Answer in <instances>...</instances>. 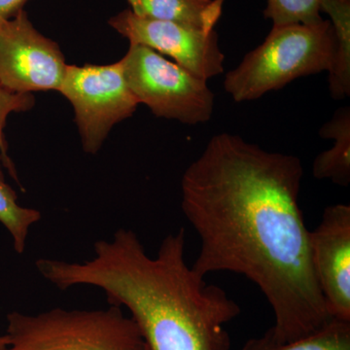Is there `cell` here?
<instances>
[{"label": "cell", "mask_w": 350, "mask_h": 350, "mask_svg": "<svg viewBox=\"0 0 350 350\" xmlns=\"http://www.w3.org/2000/svg\"><path fill=\"white\" fill-rule=\"evenodd\" d=\"M300 158L221 133L181 178V208L200 241L192 268L245 276L271 306L278 342L312 335L333 319L313 271L299 199Z\"/></svg>", "instance_id": "1"}, {"label": "cell", "mask_w": 350, "mask_h": 350, "mask_svg": "<svg viewBox=\"0 0 350 350\" xmlns=\"http://www.w3.org/2000/svg\"><path fill=\"white\" fill-rule=\"evenodd\" d=\"M185 250L184 228L167 234L153 257L135 232L119 229L94 243L91 259L40 258L36 267L59 290H103L109 305L129 310L146 350H230L226 325L241 308L189 266Z\"/></svg>", "instance_id": "2"}, {"label": "cell", "mask_w": 350, "mask_h": 350, "mask_svg": "<svg viewBox=\"0 0 350 350\" xmlns=\"http://www.w3.org/2000/svg\"><path fill=\"white\" fill-rule=\"evenodd\" d=\"M335 54V32L329 20L273 25L264 42L226 75V93L236 103L256 100L298 78L329 72Z\"/></svg>", "instance_id": "3"}, {"label": "cell", "mask_w": 350, "mask_h": 350, "mask_svg": "<svg viewBox=\"0 0 350 350\" xmlns=\"http://www.w3.org/2000/svg\"><path fill=\"white\" fill-rule=\"evenodd\" d=\"M4 350H146L137 324L123 308H55L7 315Z\"/></svg>", "instance_id": "4"}, {"label": "cell", "mask_w": 350, "mask_h": 350, "mask_svg": "<svg viewBox=\"0 0 350 350\" xmlns=\"http://www.w3.org/2000/svg\"><path fill=\"white\" fill-rule=\"evenodd\" d=\"M121 62L131 93L156 117L191 126L213 117L215 94L206 80L139 44H130Z\"/></svg>", "instance_id": "5"}, {"label": "cell", "mask_w": 350, "mask_h": 350, "mask_svg": "<svg viewBox=\"0 0 350 350\" xmlns=\"http://www.w3.org/2000/svg\"><path fill=\"white\" fill-rule=\"evenodd\" d=\"M59 93L71 103L83 149L98 153L113 126L137 111L138 101L124 76L121 59L107 66H68Z\"/></svg>", "instance_id": "6"}, {"label": "cell", "mask_w": 350, "mask_h": 350, "mask_svg": "<svg viewBox=\"0 0 350 350\" xmlns=\"http://www.w3.org/2000/svg\"><path fill=\"white\" fill-rule=\"evenodd\" d=\"M68 64L57 43L32 25L24 9L0 20V83L17 93L61 90Z\"/></svg>", "instance_id": "7"}, {"label": "cell", "mask_w": 350, "mask_h": 350, "mask_svg": "<svg viewBox=\"0 0 350 350\" xmlns=\"http://www.w3.org/2000/svg\"><path fill=\"white\" fill-rule=\"evenodd\" d=\"M108 24L130 44L146 46L174 59L189 72L208 81L224 72L225 55L217 32H204L184 25L137 15L126 9Z\"/></svg>", "instance_id": "8"}, {"label": "cell", "mask_w": 350, "mask_h": 350, "mask_svg": "<svg viewBox=\"0 0 350 350\" xmlns=\"http://www.w3.org/2000/svg\"><path fill=\"white\" fill-rule=\"evenodd\" d=\"M315 278L332 319L350 321V206L326 207L310 232Z\"/></svg>", "instance_id": "9"}, {"label": "cell", "mask_w": 350, "mask_h": 350, "mask_svg": "<svg viewBox=\"0 0 350 350\" xmlns=\"http://www.w3.org/2000/svg\"><path fill=\"white\" fill-rule=\"evenodd\" d=\"M319 135L324 139H334V145L315 158L313 177L347 187L350 182V107L336 110L320 128Z\"/></svg>", "instance_id": "10"}, {"label": "cell", "mask_w": 350, "mask_h": 350, "mask_svg": "<svg viewBox=\"0 0 350 350\" xmlns=\"http://www.w3.org/2000/svg\"><path fill=\"white\" fill-rule=\"evenodd\" d=\"M225 0H137L135 14L209 32L222 17ZM135 13V12H133Z\"/></svg>", "instance_id": "11"}, {"label": "cell", "mask_w": 350, "mask_h": 350, "mask_svg": "<svg viewBox=\"0 0 350 350\" xmlns=\"http://www.w3.org/2000/svg\"><path fill=\"white\" fill-rule=\"evenodd\" d=\"M320 11L330 17L336 38L329 93L333 100H345L350 96V0H321Z\"/></svg>", "instance_id": "12"}, {"label": "cell", "mask_w": 350, "mask_h": 350, "mask_svg": "<svg viewBox=\"0 0 350 350\" xmlns=\"http://www.w3.org/2000/svg\"><path fill=\"white\" fill-rule=\"evenodd\" d=\"M241 350H350V321L333 319L312 335L293 342H278L271 332L252 338Z\"/></svg>", "instance_id": "13"}, {"label": "cell", "mask_w": 350, "mask_h": 350, "mask_svg": "<svg viewBox=\"0 0 350 350\" xmlns=\"http://www.w3.org/2000/svg\"><path fill=\"white\" fill-rule=\"evenodd\" d=\"M17 194L5 181H0V223L10 234L14 250L23 254L31 226L41 220L38 209L20 206Z\"/></svg>", "instance_id": "14"}, {"label": "cell", "mask_w": 350, "mask_h": 350, "mask_svg": "<svg viewBox=\"0 0 350 350\" xmlns=\"http://www.w3.org/2000/svg\"><path fill=\"white\" fill-rule=\"evenodd\" d=\"M321 0H267L264 17L273 25L313 24L323 20Z\"/></svg>", "instance_id": "15"}, {"label": "cell", "mask_w": 350, "mask_h": 350, "mask_svg": "<svg viewBox=\"0 0 350 350\" xmlns=\"http://www.w3.org/2000/svg\"><path fill=\"white\" fill-rule=\"evenodd\" d=\"M34 103L36 100L33 94L11 91L0 83V153H1L2 165L6 167L14 180L17 181L18 183H20V181L18 178L17 170L15 169L13 161L8 155V147L3 135L4 126L11 113L27 111L33 107ZM0 181H5L1 165H0Z\"/></svg>", "instance_id": "16"}, {"label": "cell", "mask_w": 350, "mask_h": 350, "mask_svg": "<svg viewBox=\"0 0 350 350\" xmlns=\"http://www.w3.org/2000/svg\"><path fill=\"white\" fill-rule=\"evenodd\" d=\"M27 0H0V20L8 19L22 10Z\"/></svg>", "instance_id": "17"}, {"label": "cell", "mask_w": 350, "mask_h": 350, "mask_svg": "<svg viewBox=\"0 0 350 350\" xmlns=\"http://www.w3.org/2000/svg\"><path fill=\"white\" fill-rule=\"evenodd\" d=\"M128 1L129 5H130L131 11L133 12H137V0H126Z\"/></svg>", "instance_id": "18"}, {"label": "cell", "mask_w": 350, "mask_h": 350, "mask_svg": "<svg viewBox=\"0 0 350 350\" xmlns=\"http://www.w3.org/2000/svg\"><path fill=\"white\" fill-rule=\"evenodd\" d=\"M7 347V340L5 335H0V350H4Z\"/></svg>", "instance_id": "19"}]
</instances>
